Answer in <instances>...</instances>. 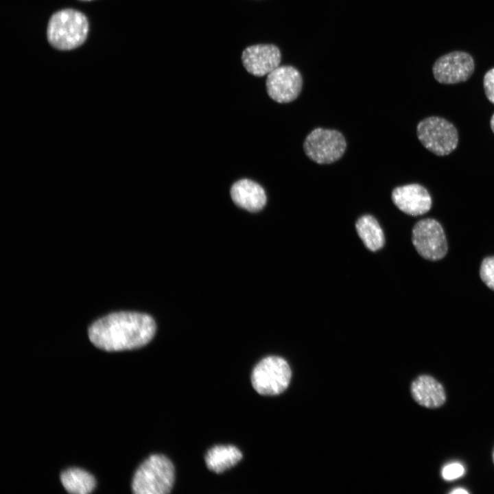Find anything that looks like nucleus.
Segmentation results:
<instances>
[{
	"instance_id": "7",
	"label": "nucleus",
	"mask_w": 494,
	"mask_h": 494,
	"mask_svg": "<svg viewBox=\"0 0 494 494\" xmlns=\"http://www.w3.org/2000/svg\"><path fill=\"white\" fill-rule=\"evenodd\" d=\"M412 242L420 256L429 261H438L447 255L448 244L441 224L435 219L418 221L412 230Z\"/></svg>"
},
{
	"instance_id": "3",
	"label": "nucleus",
	"mask_w": 494,
	"mask_h": 494,
	"mask_svg": "<svg viewBox=\"0 0 494 494\" xmlns=\"http://www.w3.org/2000/svg\"><path fill=\"white\" fill-rule=\"evenodd\" d=\"M175 470L171 460L161 454L148 458L137 469L132 481L135 494H167L174 486Z\"/></svg>"
},
{
	"instance_id": "10",
	"label": "nucleus",
	"mask_w": 494,
	"mask_h": 494,
	"mask_svg": "<svg viewBox=\"0 0 494 494\" xmlns=\"http://www.w3.org/2000/svg\"><path fill=\"white\" fill-rule=\"evenodd\" d=\"M281 58L279 49L272 44L250 45L242 54V60L246 70L257 77L268 74L279 67Z\"/></svg>"
},
{
	"instance_id": "13",
	"label": "nucleus",
	"mask_w": 494,
	"mask_h": 494,
	"mask_svg": "<svg viewBox=\"0 0 494 494\" xmlns=\"http://www.w3.org/2000/svg\"><path fill=\"white\" fill-rule=\"evenodd\" d=\"M411 395L420 405L427 408L441 406L446 400L442 384L434 377L423 375L416 378L411 384Z\"/></svg>"
},
{
	"instance_id": "17",
	"label": "nucleus",
	"mask_w": 494,
	"mask_h": 494,
	"mask_svg": "<svg viewBox=\"0 0 494 494\" xmlns=\"http://www.w3.org/2000/svg\"><path fill=\"white\" fill-rule=\"evenodd\" d=\"M480 277L482 282L494 291V256L483 259L480 267Z\"/></svg>"
},
{
	"instance_id": "18",
	"label": "nucleus",
	"mask_w": 494,
	"mask_h": 494,
	"mask_svg": "<svg viewBox=\"0 0 494 494\" xmlns=\"http://www.w3.org/2000/svg\"><path fill=\"white\" fill-rule=\"evenodd\" d=\"M441 473L444 480L451 481L462 477L464 473V468L459 462H451L443 468Z\"/></svg>"
},
{
	"instance_id": "12",
	"label": "nucleus",
	"mask_w": 494,
	"mask_h": 494,
	"mask_svg": "<svg viewBox=\"0 0 494 494\" xmlns=\"http://www.w3.org/2000/svg\"><path fill=\"white\" fill-rule=\"evenodd\" d=\"M231 196L237 206L250 212L259 211L265 207L267 201L263 187L246 178L236 181L232 185Z\"/></svg>"
},
{
	"instance_id": "14",
	"label": "nucleus",
	"mask_w": 494,
	"mask_h": 494,
	"mask_svg": "<svg viewBox=\"0 0 494 494\" xmlns=\"http://www.w3.org/2000/svg\"><path fill=\"white\" fill-rule=\"evenodd\" d=\"M242 458L240 450L233 445H215L205 455L208 469L221 473L236 465Z\"/></svg>"
},
{
	"instance_id": "23",
	"label": "nucleus",
	"mask_w": 494,
	"mask_h": 494,
	"mask_svg": "<svg viewBox=\"0 0 494 494\" xmlns=\"http://www.w3.org/2000/svg\"><path fill=\"white\" fill-rule=\"evenodd\" d=\"M493 462H494V451H493Z\"/></svg>"
},
{
	"instance_id": "22",
	"label": "nucleus",
	"mask_w": 494,
	"mask_h": 494,
	"mask_svg": "<svg viewBox=\"0 0 494 494\" xmlns=\"http://www.w3.org/2000/svg\"><path fill=\"white\" fill-rule=\"evenodd\" d=\"M80 1H91V0H80Z\"/></svg>"
},
{
	"instance_id": "16",
	"label": "nucleus",
	"mask_w": 494,
	"mask_h": 494,
	"mask_svg": "<svg viewBox=\"0 0 494 494\" xmlns=\"http://www.w3.org/2000/svg\"><path fill=\"white\" fill-rule=\"evenodd\" d=\"M62 486L67 491L74 494H87L95 486V478L89 472L79 468H70L60 475Z\"/></svg>"
},
{
	"instance_id": "11",
	"label": "nucleus",
	"mask_w": 494,
	"mask_h": 494,
	"mask_svg": "<svg viewBox=\"0 0 494 494\" xmlns=\"http://www.w3.org/2000/svg\"><path fill=\"white\" fill-rule=\"evenodd\" d=\"M391 198L400 211L412 216L426 213L432 204V198L427 190L417 183L395 188L392 191Z\"/></svg>"
},
{
	"instance_id": "1",
	"label": "nucleus",
	"mask_w": 494,
	"mask_h": 494,
	"mask_svg": "<svg viewBox=\"0 0 494 494\" xmlns=\"http://www.w3.org/2000/svg\"><path fill=\"white\" fill-rule=\"evenodd\" d=\"M156 324L149 315L120 311L94 322L89 338L97 348L107 351L134 349L147 344L154 337Z\"/></svg>"
},
{
	"instance_id": "8",
	"label": "nucleus",
	"mask_w": 494,
	"mask_h": 494,
	"mask_svg": "<svg viewBox=\"0 0 494 494\" xmlns=\"http://www.w3.org/2000/svg\"><path fill=\"white\" fill-rule=\"evenodd\" d=\"M474 69V61L470 54L455 51L438 58L432 67V71L439 83L452 84L467 80Z\"/></svg>"
},
{
	"instance_id": "20",
	"label": "nucleus",
	"mask_w": 494,
	"mask_h": 494,
	"mask_svg": "<svg viewBox=\"0 0 494 494\" xmlns=\"http://www.w3.org/2000/svg\"><path fill=\"white\" fill-rule=\"evenodd\" d=\"M451 494H468L469 492L462 488H456L451 491H450Z\"/></svg>"
},
{
	"instance_id": "6",
	"label": "nucleus",
	"mask_w": 494,
	"mask_h": 494,
	"mask_svg": "<svg viewBox=\"0 0 494 494\" xmlns=\"http://www.w3.org/2000/svg\"><path fill=\"white\" fill-rule=\"evenodd\" d=\"M346 143L343 134L336 130L316 128L305 138L303 150L306 156L318 164H330L344 154Z\"/></svg>"
},
{
	"instance_id": "4",
	"label": "nucleus",
	"mask_w": 494,
	"mask_h": 494,
	"mask_svg": "<svg viewBox=\"0 0 494 494\" xmlns=\"http://www.w3.org/2000/svg\"><path fill=\"white\" fill-rule=\"evenodd\" d=\"M292 371L288 363L279 356H268L254 367L251 382L254 389L262 395H277L288 387Z\"/></svg>"
},
{
	"instance_id": "15",
	"label": "nucleus",
	"mask_w": 494,
	"mask_h": 494,
	"mask_svg": "<svg viewBox=\"0 0 494 494\" xmlns=\"http://www.w3.org/2000/svg\"><path fill=\"white\" fill-rule=\"evenodd\" d=\"M357 233L364 245L370 251L381 248L385 243L384 231L375 217L364 215L355 222Z\"/></svg>"
},
{
	"instance_id": "19",
	"label": "nucleus",
	"mask_w": 494,
	"mask_h": 494,
	"mask_svg": "<svg viewBox=\"0 0 494 494\" xmlns=\"http://www.w3.org/2000/svg\"><path fill=\"white\" fill-rule=\"evenodd\" d=\"M483 86L487 99L494 104V68L491 69L485 73Z\"/></svg>"
},
{
	"instance_id": "9",
	"label": "nucleus",
	"mask_w": 494,
	"mask_h": 494,
	"mask_svg": "<svg viewBox=\"0 0 494 494\" xmlns=\"http://www.w3.org/2000/svg\"><path fill=\"white\" fill-rule=\"evenodd\" d=\"M303 79L294 67L279 66L268 74L266 86L269 97L278 103H289L301 93Z\"/></svg>"
},
{
	"instance_id": "21",
	"label": "nucleus",
	"mask_w": 494,
	"mask_h": 494,
	"mask_svg": "<svg viewBox=\"0 0 494 494\" xmlns=\"http://www.w3.org/2000/svg\"><path fill=\"white\" fill-rule=\"evenodd\" d=\"M490 125H491V130L494 133V114L491 117V119L490 121Z\"/></svg>"
},
{
	"instance_id": "2",
	"label": "nucleus",
	"mask_w": 494,
	"mask_h": 494,
	"mask_svg": "<svg viewBox=\"0 0 494 494\" xmlns=\"http://www.w3.org/2000/svg\"><path fill=\"white\" fill-rule=\"evenodd\" d=\"M89 27L84 13L72 8L62 9L54 12L49 20L47 40L56 49H73L86 40Z\"/></svg>"
},
{
	"instance_id": "5",
	"label": "nucleus",
	"mask_w": 494,
	"mask_h": 494,
	"mask_svg": "<svg viewBox=\"0 0 494 494\" xmlns=\"http://www.w3.org/2000/svg\"><path fill=\"white\" fill-rule=\"evenodd\" d=\"M416 134L421 144L437 156L448 155L458 143L456 127L439 117H429L421 120L417 125Z\"/></svg>"
}]
</instances>
